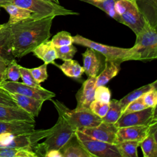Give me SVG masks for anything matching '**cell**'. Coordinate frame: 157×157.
I'll use <instances>...</instances> for the list:
<instances>
[{
	"label": "cell",
	"instance_id": "17",
	"mask_svg": "<svg viewBox=\"0 0 157 157\" xmlns=\"http://www.w3.org/2000/svg\"><path fill=\"white\" fill-rule=\"evenodd\" d=\"M0 57L9 63L15 58L12 51L10 25L5 23L0 30Z\"/></svg>",
	"mask_w": 157,
	"mask_h": 157
},
{
	"label": "cell",
	"instance_id": "23",
	"mask_svg": "<svg viewBox=\"0 0 157 157\" xmlns=\"http://www.w3.org/2000/svg\"><path fill=\"white\" fill-rule=\"evenodd\" d=\"M2 7H3L9 14L10 17L7 22L9 25H12L28 18L34 13L26 9L19 7L13 4L5 5Z\"/></svg>",
	"mask_w": 157,
	"mask_h": 157
},
{
	"label": "cell",
	"instance_id": "30",
	"mask_svg": "<svg viewBox=\"0 0 157 157\" xmlns=\"http://www.w3.org/2000/svg\"><path fill=\"white\" fill-rule=\"evenodd\" d=\"M0 157H37L31 148L0 147Z\"/></svg>",
	"mask_w": 157,
	"mask_h": 157
},
{
	"label": "cell",
	"instance_id": "12",
	"mask_svg": "<svg viewBox=\"0 0 157 157\" xmlns=\"http://www.w3.org/2000/svg\"><path fill=\"white\" fill-rule=\"evenodd\" d=\"M84 134L103 142L113 144L118 130L113 123L102 121L98 126L78 129Z\"/></svg>",
	"mask_w": 157,
	"mask_h": 157
},
{
	"label": "cell",
	"instance_id": "8",
	"mask_svg": "<svg viewBox=\"0 0 157 157\" xmlns=\"http://www.w3.org/2000/svg\"><path fill=\"white\" fill-rule=\"evenodd\" d=\"M75 136L79 143L93 157H121L116 145L113 144L97 140L78 129L75 131Z\"/></svg>",
	"mask_w": 157,
	"mask_h": 157
},
{
	"label": "cell",
	"instance_id": "42",
	"mask_svg": "<svg viewBox=\"0 0 157 157\" xmlns=\"http://www.w3.org/2000/svg\"><path fill=\"white\" fill-rule=\"evenodd\" d=\"M45 157H61V155L59 150H50L45 154Z\"/></svg>",
	"mask_w": 157,
	"mask_h": 157
},
{
	"label": "cell",
	"instance_id": "18",
	"mask_svg": "<svg viewBox=\"0 0 157 157\" xmlns=\"http://www.w3.org/2000/svg\"><path fill=\"white\" fill-rule=\"evenodd\" d=\"M84 72L88 77H96L101 69V60L93 49L88 48L82 53Z\"/></svg>",
	"mask_w": 157,
	"mask_h": 157
},
{
	"label": "cell",
	"instance_id": "13",
	"mask_svg": "<svg viewBox=\"0 0 157 157\" xmlns=\"http://www.w3.org/2000/svg\"><path fill=\"white\" fill-rule=\"evenodd\" d=\"M96 80V77H90L83 83L82 87L76 94L77 103L76 109H90L91 102L94 100Z\"/></svg>",
	"mask_w": 157,
	"mask_h": 157
},
{
	"label": "cell",
	"instance_id": "37",
	"mask_svg": "<svg viewBox=\"0 0 157 157\" xmlns=\"http://www.w3.org/2000/svg\"><path fill=\"white\" fill-rule=\"evenodd\" d=\"M94 98V100L108 103L110 100L111 92L110 90L104 85L99 86L95 88Z\"/></svg>",
	"mask_w": 157,
	"mask_h": 157
},
{
	"label": "cell",
	"instance_id": "26",
	"mask_svg": "<svg viewBox=\"0 0 157 157\" xmlns=\"http://www.w3.org/2000/svg\"><path fill=\"white\" fill-rule=\"evenodd\" d=\"M156 88V81H155L154 82H152L151 83H149L148 85H144L142 87H140L132 92L129 93L127 95H126L124 97H123L122 99L119 100V104L121 107L122 112L125 109L126 106L132 101L137 99L138 98L142 96L145 93ZM122 114V113H121Z\"/></svg>",
	"mask_w": 157,
	"mask_h": 157
},
{
	"label": "cell",
	"instance_id": "20",
	"mask_svg": "<svg viewBox=\"0 0 157 157\" xmlns=\"http://www.w3.org/2000/svg\"><path fill=\"white\" fill-rule=\"evenodd\" d=\"M144 17L153 26L157 25V0H133Z\"/></svg>",
	"mask_w": 157,
	"mask_h": 157
},
{
	"label": "cell",
	"instance_id": "21",
	"mask_svg": "<svg viewBox=\"0 0 157 157\" xmlns=\"http://www.w3.org/2000/svg\"><path fill=\"white\" fill-rule=\"evenodd\" d=\"M32 52L47 64H54V61L57 59L55 47L51 40H47L42 42Z\"/></svg>",
	"mask_w": 157,
	"mask_h": 157
},
{
	"label": "cell",
	"instance_id": "34",
	"mask_svg": "<svg viewBox=\"0 0 157 157\" xmlns=\"http://www.w3.org/2000/svg\"><path fill=\"white\" fill-rule=\"evenodd\" d=\"M109 107V102L106 103L100 102L96 100H93L91 102L89 108L93 113L102 118L105 115L108 110Z\"/></svg>",
	"mask_w": 157,
	"mask_h": 157
},
{
	"label": "cell",
	"instance_id": "36",
	"mask_svg": "<svg viewBox=\"0 0 157 157\" xmlns=\"http://www.w3.org/2000/svg\"><path fill=\"white\" fill-rule=\"evenodd\" d=\"M20 77L23 80V83L25 84L33 86L36 88H42L40 85V83H38L33 78L32 76L31 72L29 71V69L22 67L20 66Z\"/></svg>",
	"mask_w": 157,
	"mask_h": 157
},
{
	"label": "cell",
	"instance_id": "32",
	"mask_svg": "<svg viewBox=\"0 0 157 157\" xmlns=\"http://www.w3.org/2000/svg\"><path fill=\"white\" fill-rule=\"evenodd\" d=\"M55 47L70 45L73 43L72 36L69 32L63 31L56 34L51 40Z\"/></svg>",
	"mask_w": 157,
	"mask_h": 157
},
{
	"label": "cell",
	"instance_id": "35",
	"mask_svg": "<svg viewBox=\"0 0 157 157\" xmlns=\"http://www.w3.org/2000/svg\"><path fill=\"white\" fill-rule=\"evenodd\" d=\"M47 64L44 63L42 65L32 69H29L34 79L38 83H40L47 80L48 74L47 72Z\"/></svg>",
	"mask_w": 157,
	"mask_h": 157
},
{
	"label": "cell",
	"instance_id": "29",
	"mask_svg": "<svg viewBox=\"0 0 157 157\" xmlns=\"http://www.w3.org/2000/svg\"><path fill=\"white\" fill-rule=\"evenodd\" d=\"M122 109L117 99H111L109 101V107L105 115L102 118V121L108 123H115L120 117Z\"/></svg>",
	"mask_w": 157,
	"mask_h": 157
},
{
	"label": "cell",
	"instance_id": "15",
	"mask_svg": "<svg viewBox=\"0 0 157 157\" xmlns=\"http://www.w3.org/2000/svg\"><path fill=\"white\" fill-rule=\"evenodd\" d=\"M35 123L26 121H0V134L9 133L13 136L28 134L35 129Z\"/></svg>",
	"mask_w": 157,
	"mask_h": 157
},
{
	"label": "cell",
	"instance_id": "38",
	"mask_svg": "<svg viewBox=\"0 0 157 157\" xmlns=\"http://www.w3.org/2000/svg\"><path fill=\"white\" fill-rule=\"evenodd\" d=\"M147 108L144 102L142 96L138 98L137 99L131 101L125 108V109L122 112V114H126L134 112L139 111L144 109ZM121 114V115H122Z\"/></svg>",
	"mask_w": 157,
	"mask_h": 157
},
{
	"label": "cell",
	"instance_id": "45",
	"mask_svg": "<svg viewBox=\"0 0 157 157\" xmlns=\"http://www.w3.org/2000/svg\"><path fill=\"white\" fill-rule=\"evenodd\" d=\"M2 26H3V25H0V30H1V29L2 28Z\"/></svg>",
	"mask_w": 157,
	"mask_h": 157
},
{
	"label": "cell",
	"instance_id": "4",
	"mask_svg": "<svg viewBox=\"0 0 157 157\" xmlns=\"http://www.w3.org/2000/svg\"><path fill=\"white\" fill-rule=\"evenodd\" d=\"M57 110L67 121L76 130L98 126L102 118L95 115L90 109L69 110L65 105L58 101L50 99Z\"/></svg>",
	"mask_w": 157,
	"mask_h": 157
},
{
	"label": "cell",
	"instance_id": "40",
	"mask_svg": "<svg viewBox=\"0 0 157 157\" xmlns=\"http://www.w3.org/2000/svg\"><path fill=\"white\" fill-rule=\"evenodd\" d=\"M0 105L18 107L9 93L1 86H0Z\"/></svg>",
	"mask_w": 157,
	"mask_h": 157
},
{
	"label": "cell",
	"instance_id": "41",
	"mask_svg": "<svg viewBox=\"0 0 157 157\" xmlns=\"http://www.w3.org/2000/svg\"><path fill=\"white\" fill-rule=\"evenodd\" d=\"M8 63L0 57V82L6 80V72Z\"/></svg>",
	"mask_w": 157,
	"mask_h": 157
},
{
	"label": "cell",
	"instance_id": "1",
	"mask_svg": "<svg viewBox=\"0 0 157 157\" xmlns=\"http://www.w3.org/2000/svg\"><path fill=\"white\" fill-rule=\"evenodd\" d=\"M55 17H42L33 13L28 18L10 25L15 58H20L26 55L40 44L49 39Z\"/></svg>",
	"mask_w": 157,
	"mask_h": 157
},
{
	"label": "cell",
	"instance_id": "3",
	"mask_svg": "<svg viewBox=\"0 0 157 157\" xmlns=\"http://www.w3.org/2000/svg\"><path fill=\"white\" fill-rule=\"evenodd\" d=\"M73 43L93 49L101 53L105 58V61H116L122 63L129 60H139V56L133 47L129 48L109 46L96 42L80 35L72 36Z\"/></svg>",
	"mask_w": 157,
	"mask_h": 157
},
{
	"label": "cell",
	"instance_id": "16",
	"mask_svg": "<svg viewBox=\"0 0 157 157\" xmlns=\"http://www.w3.org/2000/svg\"><path fill=\"white\" fill-rule=\"evenodd\" d=\"M0 121H26L35 123L34 118L19 107L0 105Z\"/></svg>",
	"mask_w": 157,
	"mask_h": 157
},
{
	"label": "cell",
	"instance_id": "10",
	"mask_svg": "<svg viewBox=\"0 0 157 157\" xmlns=\"http://www.w3.org/2000/svg\"><path fill=\"white\" fill-rule=\"evenodd\" d=\"M0 86L5 89L9 93H17L36 99L47 101L55 96V94L44 88H36L28 86L24 83L4 80L0 82Z\"/></svg>",
	"mask_w": 157,
	"mask_h": 157
},
{
	"label": "cell",
	"instance_id": "9",
	"mask_svg": "<svg viewBox=\"0 0 157 157\" xmlns=\"http://www.w3.org/2000/svg\"><path fill=\"white\" fill-rule=\"evenodd\" d=\"M156 107H147L143 110L122 114L114 125L119 128L136 125L156 124Z\"/></svg>",
	"mask_w": 157,
	"mask_h": 157
},
{
	"label": "cell",
	"instance_id": "6",
	"mask_svg": "<svg viewBox=\"0 0 157 157\" xmlns=\"http://www.w3.org/2000/svg\"><path fill=\"white\" fill-rule=\"evenodd\" d=\"M115 10L120 22L129 27L136 35L142 28L145 18L133 0H117Z\"/></svg>",
	"mask_w": 157,
	"mask_h": 157
},
{
	"label": "cell",
	"instance_id": "11",
	"mask_svg": "<svg viewBox=\"0 0 157 157\" xmlns=\"http://www.w3.org/2000/svg\"><path fill=\"white\" fill-rule=\"evenodd\" d=\"M156 128L154 125H136L118 128L113 144L124 140L142 141L150 132Z\"/></svg>",
	"mask_w": 157,
	"mask_h": 157
},
{
	"label": "cell",
	"instance_id": "5",
	"mask_svg": "<svg viewBox=\"0 0 157 157\" xmlns=\"http://www.w3.org/2000/svg\"><path fill=\"white\" fill-rule=\"evenodd\" d=\"M132 47L139 55V60H151L157 58L156 28L145 18L142 28L136 34Z\"/></svg>",
	"mask_w": 157,
	"mask_h": 157
},
{
	"label": "cell",
	"instance_id": "33",
	"mask_svg": "<svg viewBox=\"0 0 157 157\" xmlns=\"http://www.w3.org/2000/svg\"><path fill=\"white\" fill-rule=\"evenodd\" d=\"M6 80L12 82H18L20 78V65H18L15 59L12 60L7 65L6 72Z\"/></svg>",
	"mask_w": 157,
	"mask_h": 157
},
{
	"label": "cell",
	"instance_id": "14",
	"mask_svg": "<svg viewBox=\"0 0 157 157\" xmlns=\"http://www.w3.org/2000/svg\"><path fill=\"white\" fill-rule=\"evenodd\" d=\"M9 94L18 107L27 112L34 118L38 116L44 101L17 93H9Z\"/></svg>",
	"mask_w": 157,
	"mask_h": 157
},
{
	"label": "cell",
	"instance_id": "31",
	"mask_svg": "<svg viewBox=\"0 0 157 157\" xmlns=\"http://www.w3.org/2000/svg\"><path fill=\"white\" fill-rule=\"evenodd\" d=\"M57 59L63 61L72 59L77 52V48L72 44L55 47Z\"/></svg>",
	"mask_w": 157,
	"mask_h": 157
},
{
	"label": "cell",
	"instance_id": "27",
	"mask_svg": "<svg viewBox=\"0 0 157 157\" xmlns=\"http://www.w3.org/2000/svg\"><path fill=\"white\" fill-rule=\"evenodd\" d=\"M57 66L66 76L71 78H79L84 72L83 67L72 59L64 61L62 64Z\"/></svg>",
	"mask_w": 157,
	"mask_h": 157
},
{
	"label": "cell",
	"instance_id": "2",
	"mask_svg": "<svg viewBox=\"0 0 157 157\" xmlns=\"http://www.w3.org/2000/svg\"><path fill=\"white\" fill-rule=\"evenodd\" d=\"M53 126V129L40 144H36L32 149L38 156H44L50 150H59L74 136L76 131L60 114Z\"/></svg>",
	"mask_w": 157,
	"mask_h": 157
},
{
	"label": "cell",
	"instance_id": "28",
	"mask_svg": "<svg viewBox=\"0 0 157 157\" xmlns=\"http://www.w3.org/2000/svg\"><path fill=\"white\" fill-rule=\"evenodd\" d=\"M141 141L124 140L115 144L121 157H138L137 147Z\"/></svg>",
	"mask_w": 157,
	"mask_h": 157
},
{
	"label": "cell",
	"instance_id": "25",
	"mask_svg": "<svg viewBox=\"0 0 157 157\" xmlns=\"http://www.w3.org/2000/svg\"><path fill=\"white\" fill-rule=\"evenodd\" d=\"M100 9L109 17L120 22L119 17L115 10V3L117 0H82Z\"/></svg>",
	"mask_w": 157,
	"mask_h": 157
},
{
	"label": "cell",
	"instance_id": "43",
	"mask_svg": "<svg viewBox=\"0 0 157 157\" xmlns=\"http://www.w3.org/2000/svg\"><path fill=\"white\" fill-rule=\"evenodd\" d=\"M12 4V0H0V6L2 7L3 6Z\"/></svg>",
	"mask_w": 157,
	"mask_h": 157
},
{
	"label": "cell",
	"instance_id": "7",
	"mask_svg": "<svg viewBox=\"0 0 157 157\" xmlns=\"http://www.w3.org/2000/svg\"><path fill=\"white\" fill-rule=\"evenodd\" d=\"M12 4L26 9L42 17L79 14L78 12L66 9L60 4L44 0H12Z\"/></svg>",
	"mask_w": 157,
	"mask_h": 157
},
{
	"label": "cell",
	"instance_id": "22",
	"mask_svg": "<svg viewBox=\"0 0 157 157\" xmlns=\"http://www.w3.org/2000/svg\"><path fill=\"white\" fill-rule=\"evenodd\" d=\"M121 63L116 61H105L103 71L96 76L95 87L105 85L112 78L115 77L120 71Z\"/></svg>",
	"mask_w": 157,
	"mask_h": 157
},
{
	"label": "cell",
	"instance_id": "24",
	"mask_svg": "<svg viewBox=\"0 0 157 157\" xmlns=\"http://www.w3.org/2000/svg\"><path fill=\"white\" fill-rule=\"evenodd\" d=\"M144 157H157L156 128L152 130L140 143Z\"/></svg>",
	"mask_w": 157,
	"mask_h": 157
},
{
	"label": "cell",
	"instance_id": "39",
	"mask_svg": "<svg viewBox=\"0 0 157 157\" xmlns=\"http://www.w3.org/2000/svg\"><path fill=\"white\" fill-rule=\"evenodd\" d=\"M144 102L147 107H156L157 104V90L153 88L142 95Z\"/></svg>",
	"mask_w": 157,
	"mask_h": 157
},
{
	"label": "cell",
	"instance_id": "19",
	"mask_svg": "<svg viewBox=\"0 0 157 157\" xmlns=\"http://www.w3.org/2000/svg\"><path fill=\"white\" fill-rule=\"evenodd\" d=\"M61 157H93L74 136L59 150Z\"/></svg>",
	"mask_w": 157,
	"mask_h": 157
},
{
	"label": "cell",
	"instance_id": "44",
	"mask_svg": "<svg viewBox=\"0 0 157 157\" xmlns=\"http://www.w3.org/2000/svg\"><path fill=\"white\" fill-rule=\"evenodd\" d=\"M44 1H46L47 2H52V3H55V4H59V0H44Z\"/></svg>",
	"mask_w": 157,
	"mask_h": 157
}]
</instances>
